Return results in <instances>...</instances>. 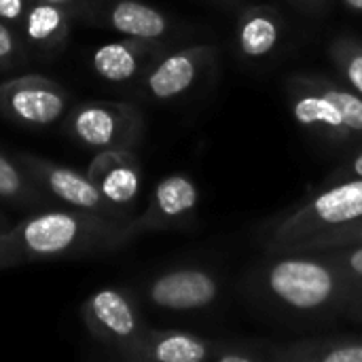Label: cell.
Returning <instances> with one entry per match:
<instances>
[{
	"mask_svg": "<svg viewBox=\"0 0 362 362\" xmlns=\"http://www.w3.org/2000/svg\"><path fill=\"white\" fill-rule=\"evenodd\" d=\"M361 286L322 252H267L244 278L248 299L286 322H320L346 314Z\"/></svg>",
	"mask_w": 362,
	"mask_h": 362,
	"instance_id": "cell-1",
	"label": "cell"
},
{
	"mask_svg": "<svg viewBox=\"0 0 362 362\" xmlns=\"http://www.w3.org/2000/svg\"><path fill=\"white\" fill-rule=\"evenodd\" d=\"M125 227L127 223L57 204L32 210L6 235L17 265H25L115 255L129 246Z\"/></svg>",
	"mask_w": 362,
	"mask_h": 362,
	"instance_id": "cell-2",
	"label": "cell"
},
{
	"mask_svg": "<svg viewBox=\"0 0 362 362\" xmlns=\"http://www.w3.org/2000/svg\"><path fill=\"white\" fill-rule=\"evenodd\" d=\"M284 95L293 121L310 136L341 151L362 144V95L344 81L293 72Z\"/></svg>",
	"mask_w": 362,
	"mask_h": 362,
	"instance_id": "cell-3",
	"label": "cell"
},
{
	"mask_svg": "<svg viewBox=\"0 0 362 362\" xmlns=\"http://www.w3.org/2000/svg\"><path fill=\"white\" fill-rule=\"evenodd\" d=\"M362 218V180L316 187L301 204L276 214L259 229L265 252H282L308 238L348 227Z\"/></svg>",
	"mask_w": 362,
	"mask_h": 362,
	"instance_id": "cell-4",
	"label": "cell"
},
{
	"mask_svg": "<svg viewBox=\"0 0 362 362\" xmlns=\"http://www.w3.org/2000/svg\"><path fill=\"white\" fill-rule=\"evenodd\" d=\"M64 134L93 153L136 148L144 138V115L132 102L91 100L74 104L64 117Z\"/></svg>",
	"mask_w": 362,
	"mask_h": 362,
	"instance_id": "cell-5",
	"label": "cell"
},
{
	"mask_svg": "<svg viewBox=\"0 0 362 362\" xmlns=\"http://www.w3.org/2000/svg\"><path fill=\"white\" fill-rule=\"evenodd\" d=\"M72 17L74 23L83 21L119 36L142 40L178 42V38L189 32L187 23H180L170 13L144 0H83L72 11Z\"/></svg>",
	"mask_w": 362,
	"mask_h": 362,
	"instance_id": "cell-6",
	"label": "cell"
},
{
	"mask_svg": "<svg viewBox=\"0 0 362 362\" xmlns=\"http://www.w3.org/2000/svg\"><path fill=\"white\" fill-rule=\"evenodd\" d=\"M218 59V47L212 42L176 45L163 53L132 91L146 102L170 104L189 95Z\"/></svg>",
	"mask_w": 362,
	"mask_h": 362,
	"instance_id": "cell-7",
	"label": "cell"
},
{
	"mask_svg": "<svg viewBox=\"0 0 362 362\" xmlns=\"http://www.w3.org/2000/svg\"><path fill=\"white\" fill-rule=\"evenodd\" d=\"M138 299L157 312H202L221 299V276L206 265L168 267L140 284Z\"/></svg>",
	"mask_w": 362,
	"mask_h": 362,
	"instance_id": "cell-8",
	"label": "cell"
},
{
	"mask_svg": "<svg viewBox=\"0 0 362 362\" xmlns=\"http://www.w3.org/2000/svg\"><path fill=\"white\" fill-rule=\"evenodd\" d=\"M72 108L70 91L42 74H23L0 85V117L25 129L51 127Z\"/></svg>",
	"mask_w": 362,
	"mask_h": 362,
	"instance_id": "cell-9",
	"label": "cell"
},
{
	"mask_svg": "<svg viewBox=\"0 0 362 362\" xmlns=\"http://www.w3.org/2000/svg\"><path fill=\"white\" fill-rule=\"evenodd\" d=\"M81 318L87 333L104 346L112 358L148 329L138 295L117 286L100 288L89 295L81 305Z\"/></svg>",
	"mask_w": 362,
	"mask_h": 362,
	"instance_id": "cell-10",
	"label": "cell"
},
{
	"mask_svg": "<svg viewBox=\"0 0 362 362\" xmlns=\"http://www.w3.org/2000/svg\"><path fill=\"white\" fill-rule=\"evenodd\" d=\"M197 210H199V187L197 182L182 172H174L163 176L151 197L146 208L136 214L127 227L129 244L148 233L163 231H191L197 227Z\"/></svg>",
	"mask_w": 362,
	"mask_h": 362,
	"instance_id": "cell-11",
	"label": "cell"
},
{
	"mask_svg": "<svg viewBox=\"0 0 362 362\" xmlns=\"http://www.w3.org/2000/svg\"><path fill=\"white\" fill-rule=\"evenodd\" d=\"M21 168L32 176V180L55 202H59L66 208L93 212L106 218H115L121 223H129L132 216H125L117 208H112L104 195L98 191V187L91 182L87 172L72 170L68 165H59L55 161H49L45 157L32 155V153H19L15 157Z\"/></svg>",
	"mask_w": 362,
	"mask_h": 362,
	"instance_id": "cell-12",
	"label": "cell"
},
{
	"mask_svg": "<svg viewBox=\"0 0 362 362\" xmlns=\"http://www.w3.org/2000/svg\"><path fill=\"white\" fill-rule=\"evenodd\" d=\"M176 45L178 42L119 36L98 45L89 55V64L98 78L110 85L134 87L146 74V70Z\"/></svg>",
	"mask_w": 362,
	"mask_h": 362,
	"instance_id": "cell-13",
	"label": "cell"
},
{
	"mask_svg": "<svg viewBox=\"0 0 362 362\" xmlns=\"http://www.w3.org/2000/svg\"><path fill=\"white\" fill-rule=\"evenodd\" d=\"M87 176L112 208L125 216H136L132 210L142 189V163L136 148H110L95 153L87 165Z\"/></svg>",
	"mask_w": 362,
	"mask_h": 362,
	"instance_id": "cell-14",
	"label": "cell"
},
{
	"mask_svg": "<svg viewBox=\"0 0 362 362\" xmlns=\"http://www.w3.org/2000/svg\"><path fill=\"white\" fill-rule=\"evenodd\" d=\"M221 339L176 329L148 327L115 358L125 362H214Z\"/></svg>",
	"mask_w": 362,
	"mask_h": 362,
	"instance_id": "cell-15",
	"label": "cell"
},
{
	"mask_svg": "<svg viewBox=\"0 0 362 362\" xmlns=\"http://www.w3.org/2000/svg\"><path fill=\"white\" fill-rule=\"evenodd\" d=\"M286 30L284 15L272 4L244 0L235 8V51L248 64H261L274 57L284 45Z\"/></svg>",
	"mask_w": 362,
	"mask_h": 362,
	"instance_id": "cell-16",
	"label": "cell"
},
{
	"mask_svg": "<svg viewBox=\"0 0 362 362\" xmlns=\"http://www.w3.org/2000/svg\"><path fill=\"white\" fill-rule=\"evenodd\" d=\"M72 25L74 17L70 8L42 0H30L17 30L28 47L40 53H57L66 47Z\"/></svg>",
	"mask_w": 362,
	"mask_h": 362,
	"instance_id": "cell-17",
	"label": "cell"
},
{
	"mask_svg": "<svg viewBox=\"0 0 362 362\" xmlns=\"http://www.w3.org/2000/svg\"><path fill=\"white\" fill-rule=\"evenodd\" d=\"M269 362H362V335H316L269 344Z\"/></svg>",
	"mask_w": 362,
	"mask_h": 362,
	"instance_id": "cell-18",
	"label": "cell"
},
{
	"mask_svg": "<svg viewBox=\"0 0 362 362\" xmlns=\"http://www.w3.org/2000/svg\"><path fill=\"white\" fill-rule=\"evenodd\" d=\"M0 202L28 210L57 206V202L32 180L21 163L4 153H0Z\"/></svg>",
	"mask_w": 362,
	"mask_h": 362,
	"instance_id": "cell-19",
	"label": "cell"
},
{
	"mask_svg": "<svg viewBox=\"0 0 362 362\" xmlns=\"http://www.w3.org/2000/svg\"><path fill=\"white\" fill-rule=\"evenodd\" d=\"M327 55L339 76L350 89L362 95V40L350 34L335 36L329 47Z\"/></svg>",
	"mask_w": 362,
	"mask_h": 362,
	"instance_id": "cell-20",
	"label": "cell"
},
{
	"mask_svg": "<svg viewBox=\"0 0 362 362\" xmlns=\"http://www.w3.org/2000/svg\"><path fill=\"white\" fill-rule=\"evenodd\" d=\"M346 246H362V218L348 227H339L333 231L318 233L314 238H308L282 252H318V250H331V248H346Z\"/></svg>",
	"mask_w": 362,
	"mask_h": 362,
	"instance_id": "cell-21",
	"label": "cell"
},
{
	"mask_svg": "<svg viewBox=\"0 0 362 362\" xmlns=\"http://www.w3.org/2000/svg\"><path fill=\"white\" fill-rule=\"evenodd\" d=\"M267 339H221L214 362H269Z\"/></svg>",
	"mask_w": 362,
	"mask_h": 362,
	"instance_id": "cell-22",
	"label": "cell"
},
{
	"mask_svg": "<svg viewBox=\"0 0 362 362\" xmlns=\"http://www.w3.org/2000/svg\"><path fill=\"white\" fill-rule=\"evenodd\" d=\"M28 62V45L19 30L0 19V70H13Z\"/></svg>",
	"mask_w": 362,
	"mask_h": 362,
	"instance_id": "cell-23",
	"label": "cell"
},
{
	"mask_svg": "<svg viewBox=\"0 0 362 362\" xmlns=\"http://www.w3.org/2000/svg\"><path fill=\"white\" fill-rule=\"evenodd\" d=\"M341 180H362V144L346 151L344 159L322 178L318 187L341 182Z\"/></svg>",
	"mask_w": 362,
	"mask_h": 362,
	"instance_id": "cell-24",
	"label": "cell"
},
{
	"mask_svg": "<svg viewBox=\"0 0 362 362\" xmlns=\"http://www.w3.org/2000/svg\"><path fill=\"white\" fill-rule=\"evenodd\" d=\"M322 252L333 265H337L344 274L362 284V246H346V248H331L318 250Z\"/></svg>",
	"mask_w": 362,
	"mask_h": 362,
	"instance_id": "cell-25",
	"label": "cell"
},
{
	"mask_svg": "<svg viewBox=\"0 0 362 362\" xmlns=\"http://www.w3.org/2000/svg\"><path fill=\"white\" fill-rule=\"evenodd\" d=\"M30 0H0V19L19 28Z\"/></svg>",
	"mask_w": 362,
	"mask_h": 362,
	"instance_id": "cell-26",
	"label": "cell"
},
{
	"mask_svg": "<svg viewBox=\"0 0 362 362\" xmlns=\"http://www.w3.org/2000/svg\"><path fill=\"white\" fill-rule=\"evenodd\" d=\"M299 13L308 15V17H322L329 8L333 0H288Z\"/></svg>",
	"mask_w": 362,
	"mask_h": 362,
	"instance_id": "cell-27",
	"label": "cell"
},
{
	"mask_svg": "<svg viewBox=\"0 0 362 362\" xmlns=\"http://www.w3.org/2000/svg\"><path fill=\"white\" fill-rule=\"evenodd\" d=\"M8 267H17V259H15V252H13L6 231H0V272L8 269Z\"/></svg>",
	"mask_w": 362,
	"mask_h": 362,
	"instance_id": "cell-28",
	"label": "cell"
},
{
	"mask_svg": "<svg viewBox=\"0 0 362 362\" xmlns=\"http://www.w3.org/2000/svg\"><path fill=\"white\" fill-rule=\"evenodd\" d=\"M346 316H348V318H352L354 322H361L362 325V286H361V291L352 297V301L348 303V308H346Z\"/></svg>",
	"mask_w": 362,
	"mask_h": 362,
	"instance_id": "cell-29",
	"label": "cell"
},
{
	"mask_svg": "<svg viewBox=\"0 0 362 362\" xmlns=\"http://www.w3.org/2000/svg\"><path fill=\"white\" fill-rule=\"evenodd\" d=\"M204 2H208L210 6H216V8H221V11H231V13H235V8H238L244 0H204Z\"/></svg>",
	"mask_w": 362,
	"mask_h": 362,
	"instance_id": "cell-30",
	"label": "cell"
},
{
	"mask_svg": "<svg viewBox=\"0 0 362 362\" xmlns=\"http://www.w3.org/2000/svg\"><path fill=\"white\" fill-rule=\"evenodd\" d=\"M339 4L350 11V13H356V15H362V0H339Z\"/></svg>",
	"mask_w": 362,
	"mask_h": 362,
	"instance_id": "cell-31",
	"label": "cell"
},
{
	"mask_svg": "<svg viewBox=\"0 0 362 362\" xmlns=\"http://www.w3.org/2000/svg\"><path fill=\"white\" fill-rule=\"evenodd\" d=\"M42 2H51V4H59V6H66L70 11H74L83 0H42Z\"/></svg>",
	"mask_w": 362,
	"mask_h": 362,
	"instance_id": "cell-32",
	"label": "cell"
},
{
	"mask_svg": "<svg viewBox=\"0 0 362 362\" xmlns=\"http://www.w3.org/2000/svg\"><path fill=\"white\" fill-rule=\"evenodd\" d=\"M11 225H13V223L8 221V216H6V214H4V212L0 210V231H6V229H8Z\"/></svg>",
	"mask_w": 362,
	"mask_h": 362,
	"instance_id": "cell-33",
	"label": "cell"
}]
</instances>
